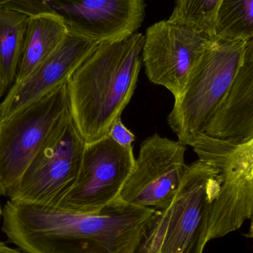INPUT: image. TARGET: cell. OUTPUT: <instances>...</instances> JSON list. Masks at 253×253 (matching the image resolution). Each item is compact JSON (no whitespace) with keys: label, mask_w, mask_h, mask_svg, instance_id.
I'll return each instance as SVG.
<instances>
[{"label":"cell","mask_w":253,"mask_h":253,"mask_svg":"<svg viewBox=\"0 0 253 253\" xmlns=\"http://www.w3.org/2000/svg\"><path fill=\"white\" fill-rule=\"evenodd\" d=\"M108 136L123 148L133 152L132 143L135 141V135L124 126L121 117L113 123L108 131Z\"/></svg>","instance_id":"d6986e66"},{"label":"cell","mask_w":253,"mask_h":253,"mask_svg":"<svg viewBox=\"0 0 253 253\" xmlns=\"http://www.w3.org/2000/svg\"><path fill=\"white\" fill-rule=\"evenodd\" d=\"M155 211L120 197L91 213L9 200L1 230L25 253H135Z\"/></svg>","instance_id":"6da1fadb"},{"label":"cell","mask_w":253,"mask_h":253,"mask_svg":"<svg viewBox=\"0 0 253 253\" xmlns=\"http://www.w3.org/2000/svg\"><path fill=\"white\" fill-rule=\"evenodd\" d=\"M219 175L202 160L187 165L170 205L156 211L135 253H203L208 212L220 189Z\"/></svg>","instance_id":"3957f363"},{"label":"cell","mask_w":253,"mask_h":253,"mask_svg":"<svg viewBox=\"0 0 253 253\" xmlns=\"http://www.w3.org/2000/svg\"><path fill=\"white\" fill-rule=\"evenodd\" d=\"M2 215V210H1V206H0V216Z\"/></svg>","instance_id":"7402d4cb"},{"label":"cell","mask_w":253,"mask_h":253,"mask_svg":"<svg viewBox=\"0 0 253 253\" xmlns=\"http://www.w3.org/2000/svg\"><path fill=\"white\" fill-rule=\"evenodd\" d=\"M50 10L67 27L98 43L113 42L135 34L145 16V0H74L52 3Z\"/></svg>","instance_id":"8fae6325"},{"label":"cell","mask_w":253,"mask_h":253,"mask_svg":"<svg viewBox=\"0 0 253 253\" xmlns=\"http://www.w3.org/2000/svg\"><path fill=\"white\" fill-rule=\"evenodd\" d=\"M28 18L22 12L0 7V73L7 88L17 74Z\"/></svg>","instance_id":"9a60e30c"},{"label":"cell","mask_w":253,"mask_h":253,"mask_svg":"<svg viewBox=\"0 0 253 253\" xmlns=\"http://www.w3.org/2000/svg\"><path fill=\"white\" fill-rule=\"evenodd\" d=\"M144 36L135 33L102 42L67 82L69 113L86 143L108 135L135 88L142 63Z\"/></svg>","instance_id":"7a4b0ae2"},{"label":"cell","mask_w":253,"mask_h":253,"mask_svg":"<svg viewBox=\"0 0 253 253\" xmlns=\"http://www.w3.org/2000/svg\"><path fill=\"white\" fill-rule=\"evenodd\" d=\"M186 146L154 133L144 140L119 197L158 211L173 200L187 169Z\"/></svg>","instance_id":"9c48e42d"},{"label":"cell","mask_w":253,"mask_h":253,"mask_svg":"<svg viewBox=\"0 0 253 253\" xmlns=\"http://www.w3.org/2000/svg\"><path fill=\"white\" fill-rule=\"evenodd\" d=\"M99 44L68 28V34L57 48L28 77L12 84L0 103V120L68 82Z\"/></svg>","instance_id":"7c38bea8"},{"label":"cell","mask_w":253,"mask_h":253,"mask_svg":"<svg viewBox=\"0 0 253 253\" xmlns=\"http://www.w3.org/2000/svg\"><path fill=\"white\" fill-rule=\"evenodd\" d=\"M68 111L66 82L0 120L1 196H10L37 152Z\"/></svg>","instance_id":"8992f818"},{"label":"cell","mask_w":253,"mask_h":253,"mask_svg":"<svg viewBox=\"0 0 253 253\" xmlns=\"http://www.w3.org/2000/svg\"><path fill=\"white\" fill-rule=\"evenodd\" d=\"M199 160L218 170L221 184L208 212L206 241L239 230L253 216V139L233 141L202 133L192 144Z\"/></svg>","instance_id":"5b68a950"},{"label":"cell","mask_w":253,"mask_h":253,"mask_svg":"<svg viewBox=\"0 0 253 253\" xmlns=\"http://www.w3.org/2000/svg\"><path fill=\"white\" fill-rule=\"evenodd\" d=\"M247 42L213 38L205 47L168 117L181 144L191 146L203 133L237 74Z\"/></svg>","instance_id":"277c9868"},{"label":"cell","mask_w":253,"mask_h":253,"mask_svg":"<svg viewBox=\"0 0 253 253\" xmlns=\"http://www.w3.org/2000/svg\"><path fill=\"white\" fill-rule=\"evenodd\" d=\"M7 87L4 84V80L1 77V73H0V99L4 96V93L7 91Z\"/></svg>","instance_id":"44dd1931"},{"label":"cell","mask_w":253,"mask_h":253,"mask_svg":"<svg viewBox=\"0 0 253 253\" xmlns=\"http://www.w3.org/2000/svg\"><path fill=\"white\" fill-rule=\"evenodd\" d=\"M135 160L133 152L108 135L86 143L75 182L52 208L77 213L100 211L119 197Z\"/></svg>","instance_id":"ba28073f"},{"label":"cell","mask_w":253,"mask_h":253,"mask_svg":"<svg viewBox=\"0 0 253 253\" xmlns=\"http://www.w3.org/2000/svg\"><path fill=\"white\" fill-rule=\"evenodd\" d=\"M212 39L204 31L170 19L149 27L142 49L149 80L166 87L176 99Z\"/></svg>","instance_id":"30bf717a"},{"label":"cell","mask_w":253,"mask_h":253,"mask_svg":"<svg viewBox=\"0 0 253 253\" xmlns=\"http://www.w3.org/2000/svg\"><path fill=\"white\" fill-rule=\"evenodd\" d=\"M0 253H25L19 249H13L0 242Z\"/></svg>","instance_id":"ffe728a7"},{"label":"cell","mask_w":253,"mask_h":253,"mask_svg":"<svg viewBox=\"0 0 253 253\" xmlns=\"http://www.w3.org/2000/svg\"><path fill=\"white\" fill-rule=\"evenodd\" d=\"M68 32L63 18L53 10L28 16L23 48L13 83L22 81L50 56Z\"/></svg>","instance_id":"5bb4252c"},{"label":"cell","mask_w":253,"mask_h":253,"mask_svg":"<svg viewBox=\"0 0 253 253\" xmlns=\"http://www.w3.org/2000/svg\"><path fill=\"white\" fill-rule=\"evenodd\" d=\"M203 133L218 139H253V39L248 41L242 65Z\"/></svg>","instance_id":"4fadbf2b"},{"label":"cell","mask_w":253,"mask_h":253,"mask_svg":"<svg viewBox=\"0 0 253 253\" xmlns=\"http://www.w3.org/2000/svg\"><path fill=\"white\" fill-rule=\"evenodd\" d=\"M74 0H0V7H7L16 11L22 12L28 16L51 11L49 4L52 3L71 2Z\"/></svg>","instance_id":"ac0fdd59"},{"label":"cell","mask_w":253,"mask_h":253,"mask_svg":"<svg viewBox=\"0 0 253 253\" xmlns=\"http://www.w3.org/2000/svg\"><path fill=\"white\" fill-rule=\"evenodd\" d=\"M221 0H175L169 19L204 31L213 38L215 13Z\"/></svg>","instance_id":"e0dca14e"},{"label":"cell","mask_w":253,"mask_h":253,"mask_svg":"<svg viewBox=\"0 0 253 253\" xmlns=\"http://www.w3.org/2000/svg\"><path fill=\"white\" fill-rule=\"evenodd\" d=\"M253 0H221L215 13L213 38L253 39Z\"/></svg>","instance_id":"2e32d148"},{"label":"cell","mask_w":253,"mask_h":253,"mask_svg":"<svg viewBox=\"0 0 253 253\" xmlns=\"http://www.w3.org/2000/svg\"><path fill=\"white\" fill-rule=\"evenodd\" d=\"M86 145L68 111L25 169L9 200L54 207L75 182Z\"/></svg>","instance_id":"52a82bcc"}]
</instances>
